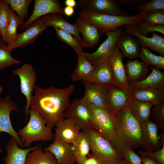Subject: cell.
Listing matches in <instances>:
<instances>
[{
  "instance_id": "51",
  "label": "cell",
  "mask_w": 164,
  "mask_h": 164,
  "mask_svg": "<svg viewBox=\"0 0 164 164\" xmlns=\"http://www.w3.org/2000/svg\"><path fill=\"white\" fill-rule=\"evenodd\" d=\"M7 46V45L4 41L2 35L0 32V47L5 48Z\"/></svg>"
},
{
  "instance_id": "46",
  "label": "cell",
  "mask_w": 164,
  "mask_h": 164,
  "mask_svg": "<svg viewBox=\"0 0 164 164\" xmlns=\"http://www.w3.org/2000/svg\"><path fill=\"white\" fill-rule=\"evenodd\" d=\"M119 4L120 5H127L132 7L138 5L145 3L149 0H119Z\"/></svg>"
},
{
  "instance_id": "37",
  "label": "cell",
  "mask_w": 164,
  "mask_h": 164,
  "mask_svg": "<svg viewBox=\"0 0 164 164\" xmlns=\"http://www.w3.org/2000/svg\"><path fill=\"white\" fill-rule=\"evenodd\" d=\"M11 9L6 0H0V32L3 38L9 22Z\"/></svg>"
},
{
  "instance_id": "31",
  "label": "cell",
  "mask_w": 164,
  "mask_h": 164,
  "mask_svg": "<svg viewBox=\"0 0 164 164\" xmlns=\"http://www.w3.org/2000/svg\"><path fill=\"white\" fill-rule=\"evenodd\" d=\"M25 164H58L53 154L48 151H43L39 145L28 154Z\"/></svg>"
},
{
  "instance_id": "8",
  "label": "cell",
  "mask_w": 164,
  "mask_h": 164,
  "mask_svg": "<svg viewBox=\"0 0 164 164\" xmlns=\"http://www.w3.org/2000/svg\"><path fill=\"white\" fill-rule=\"evenodd\" d=\"M12 74L13 76L17 75L19 77L21 91L26 99L25 108L26 121L30 108V102L36 79V72L31 64L25 63L20 67L15 69Z\"/></svg>"
},
{
  "instance_id": "29",
  "label": "cell",
  "mask_w": 164,
  "mask_h": 164,
  "mask_svg": "<svg viewBox=\"0 0 164 164\" xmlns=\"http://www.w3.org/2000/svg\"><path fill=\"white\" fill-rule=\"evenodd\" d=\"M152 106L150 103L132 98L128 106L132 114L141 124L149 120Z\"/></svg>"
},
{
  "instance_id": "26",
  "label": "cell",
  "mask_w": 164,
  "mask_h": 164,
  "mask_svg": "<svg viewBox=\"0 0 164 164\" xmlns=\"http://www.w3.org/2000/svg\"><path fill=\"white\" fill-rule=\"evenodd\" d=\"M131 98L151 104L153 106L164 102V91L150 88L138 89L129 88Z\"/></svg>"
},
{
  "instance_id": "17",
  "label": "cell",
  "mask_w": 164,
  "mask_h": 164,
  "mask_svg": "<svg viewBox=\"0 0 164 164\" xmlns=\"http://www.w3.org/2000/svg\"><path fill=\"white\" fill-rule=\"evenodd\" d=\"M141 146L144 151L153 152L161 148L158 134V128L149 120L141 124Z\"/></svg>"
},
{
  "instance_id": "1",
  "label": "cell",
  "mask_w": 164,
  "mask_h": 164,
  "mask_svg": "<svg viewBox=\"0 0 164 164\" xmlns=\"http://www.w3.org/2000/svg\"><path fill=\"white\" fill-rule=\"evenodd\" d=\"M74 89L73 84L63 88L52 86L43 88L35 85L29 108L37 112L46 122V126L52 130L64 119V111L70 103V96Z\"/></svg>"
},
{
  "instance_id": "40",
  "label": "cell",
  "mask_w": 164,
  "mask_h": 164,
  "mask_svg": "<svg viewBox=\"0 0 164 164\" xmlns=\"http://www.w3.org/2000/svg\"><path fill=\"white\" fill-rule=\"evenodd\" d=\"M20 63V61L12 56L11 51L0 47V70Z\"/></svg>"
},
{
  "instance_id": "38",
  "label": "cell",
  "mask_w": 164,
  "mask_h": 164,
  "mask_svg": "<svg viewBox=\"0 0 164 164\" xmlns=\"http://www.w3.org/2000/svg\"><path fill=\"white\" fill-rule=\"evenodd\" d=\"M132 8L135 12L138 13L158 10H164V0L149 1L145 3L134 6Z\"/></svg>"
},
{
  "instance_id": "41",
  "label": "cell",
  "mask_w": 164,
  "mask_h": 164,
  "mask_svg": "<svg viewBox=\"0 0 164 164\" xmlns=\"http://www.w3.org/2000/svg\"><path fill=\"white\" fill-rule=\"evenodd\" d=\"M134 26L139 33L146 37L151 32H157L164 34V26H152L142 20Z\"/></svg>"
},
{
  "instance_id": "9",
  "label": "cell",
  "mask_w": 164,
  "mask_h": 164,
  "mask_svg": "<svg viewBox=\"0 0 164 164\" xmlns=\"http://www.w3.org/2000/svg\"><path fill=\"white\" fill-rule=\"evenodd\" d=\"M116 0H80L78 5L81 11L100 14L129 15L127 10L121 8Z\"/></svg>"
},
{
  "instance_id": "24",
  "label": "cell",
  "mask_w": 164,
  "mask_h": 164,
  "mask_svg": "<svg viewBox=\"0 0 164 164\" xmlns=\"http://www.w3.org/2000/svg\"><path fill=\"white\" fill-rule=\"evenodd\" d=\"M87 82L94 83L107 88L113 84L114 76L111 65L108 60L97 67Z\"/></svg>"
},
{
  "instance_id": "6",
  "label": "cell",
  "mask_w": 164,
  "mask_h": 164,
  "mask_svg": "<svg viewBox=\"0 0 164 164\" xmlns=\"http://www.w3.org/2000/svg\"><path fill=\"white\" fill-rule=\"evenodd\" d=\"M93 128L111 142L115 135V117L109 110L93 105L88 106Z\"/></svg>"
},
{
  "instance_id": "23",
  "label": "cell",
  "mask_w": 164,
  "mask_h": 164,
  "mask_svg": "<svg viewBox=\"0 0 164 164\" xmlns=\"http://www.w3.org/2000/svg\"><path fill=\"white\" fill-rule=\"evenodd\" d=\"M149 68L152 72L144 79L129 83L130 89H138L150 88L164 91V73L156 67H152Z\"/></svg>"
},
{
  "instance_id": "33",
  "label": "cell",
  "mask_w": 164,
  "mask_h": 164,
  "mask_svg": "<svg viewBox=\"0 0 164 164\" xmlns=\"http://www.w3.org/2000/svg\"><path fill=\"white\" fill-rule=\"evenodd\" d=\"M24 22L11 9L9 22L3 36L4 41L7 46L11 44L15 41L18 34L17 28Z\"/></svg>"
},
{
  "instance_id": "50",
  "label": "cell",
  "mask_w": 164,
  "mask_h": 164,
  "mask_svg": "<svg viewBox=\"0 0 164 164\" xmlns=\"http://www.w3.org/2000/svg\"><path fill=\"white\" fill-rule=\"evenodd\" d=\"M159 142L161 146L164 145V131L161 132L159 136Z\"/></svg>"
},
{
  "instance_id": "42",
  "label": "cell",
  "mask_w": 164,
  "mask_h": 164,
  "mask_svg": "<svg viewBox=\"0 0 164 164\" xmlns=\"http://www.w3.org/2000/svg\"><path fill=\"white\" fill-rule=\"evenodd\" d=\"M151 114L158 128L164 130V102L160 104L153 106Z\"/></svg>"
},
{
  "instance_id": "14",
  "label": "cell",
  "mask_w": 164,
  "mask_h": 164,
  "mask_svg": "<svg viewBox=\"0 0 164 164\" xmlns=\"http://www.w3.org/2000/svg\"><path fill=\"white\" fill-rule=\"evenodd\" d=\"M48 27L45 24L42 17L36 21L29 28L18 33L15 41L11 44L4 48L11 51L18 48L22 47L33 43L40 35Z\"/></svg>"
},
{
  "instance_id": "49",
  "label": "cell",
  "mask_w": 164,
  "mask_h": 164,
  "mask_svg": "<svg viewBox=\"0 0 164 164\" xmlns=\"http://www.w3.org/2000/svg\"><path fill=\"white\" fill-rule=\"evenodd\" d=\"M64 3L67 6L73 8L75 7L77 5V2L75 0H66Z\"/></svg>"
},
{
  "instance_id": "12",
  "label": "cell",
  "mask_w": 164,
  "mask_h": 164,
  "mask_svg": "<svg viewBox=\"0 0 164 164\" xmlns=\"http://www.w3.org/2000/svg\"><path fill=\"white\" fill-rule=\"evenodd\" d=\"M57 13L64 15L63 8L57 0H35L32 12L28 19L20 26L19 30L23 32L40 18L47 14Z\"/></svg>"
},
{
  "instance_id": "7",
  "label": "cell",
  "mask_w": 164,
  "mask_h": 164,
  "mask_svg": "<svg viewBox=\"0 0 164 164\" xmlns=\"http://www.w3.org/2000/svg\"><path fill=\"white\" fill-rule=\"evenodd\" d=\"M64 115V118L71 121L82 131L93 128L89 106L82 98L70 103Z\"/></svg>"
},
{
  "instance_id": "3",
  "label": "cell",
  "mask_w": 164,
  "mask_h": 164,
  "mask_svg": "<svg viewBox=\"0 0 164 164\" xmlns=\"http://www.w3.org/2000/svg\"><path fill=\"white\" fill-rule=\"evenodd\" d=\"M148 13L141 12L134 15L125 16L100 14L81 11L79 15L95 26L101 35L123 25H135L142 21Z\"/></svg>"
},
{
  "instance_id": "13",
  "label": "cell",
  "mask_w": 164,
  "mask_h": 164,
  "mask_svg": "<svg viewBox=\"0 0 164 164\" xmlns=\"http://www.w3.org/2000/svg\"><path fill=\"white\" fill-rule=\"evenodd\" d=\"M123 56L119 49L115 46L108 57L114 76L113 85L125 90L129 89V81L127 77Z\"/></svg>"
},
{
  "instance_id": "18",
  "label": "cell",
  "mask_w": 164,
  "mask_h": 164,
  "mask_svg": "<svg viewBox=\"0 0 164 164\" xmlns=\"http://www.w3.org/2000/svg\"><path fill=\"white\" fill-rule=\"evenodd\" d=\"M125 26L124 31L137 37L141 46L149 47L158 53L160 56H164V37L163 36L153 32L152 33V36L148 37L139 33L134 25L128 24Z\"/></svg>"
},
{
  "instance_id": "4",
  "label": "cell",
  "mask_w": 164,
  "mask_h": 164,
  "mask_svg": "<svg viewBox=\"0 0 164 164\" xmlns=\"http://www.w3.org/2000/svg\"><path fill=\"white\" fill-rule=\"evenodd\" d=\"M29 119L27 124L19 130L18 134L23 146L29 147L35 141H50L54 138L52 129L46 126V122L39 114L29 108Z\"/></svg>"
},
{
  "instance_id": "11",
  "label": "cell",
  "mask_w": 164,
  "mask_h": 164,
  "mask_svg": "<svg viewBox=\"0 0 164 164\" xmlns=\"http://www.w3.org/2000/svg\"><path fill=\"white\" fill-rule=\"evenodd\" d=\"M19 110L17 104L9 96L2 98L0 94V132L10 134L15 138L18 145L22 148L24 146L18 132L13 127L10 118L12 111Z\"/></svg>"
},
{
  "instance_id": "19",
  "label": "cell",
  "mask_w": 164,
  "mask_h": 164,
  "mask_svg": "<svg viewBox=\"0 0 164 164\" xmlns=\"http://www.w3.org/2000/svg\"><path fill=\"white\" fill-rule=\"evenodd\" d=\"M74 25L83 36L81 42L82 47L94 48L98 43L100 37V35L96 27L80 16L78 17Z\"/></svg>"
},
{
  "instance_id": "39",
  "label": "cell",
  "mask_w": 164,
  "mask_h": 164,
  "mask_svg": "<svg viewBox=\"0 0 164 164\" xmlns=\"http://www.w3.org/2000/svg\"><path fill=\"white\" fill-rule=\"evenodd\" d=\"M142 21L154 26H164V10H158L148 12Z\"/></svg>"
},
{
  "instance_id": "2",
  "label": "cell",
  "mask_w": 164,
  "mask_h": 164,
  "mask_svg": "<svg viewBox=\"0 0 164 164\" xmlns=\"http://www.w3.org/2000/svg\"><path fill=\"white\" fill-rule=\"evenodd\" d=\"M115 117V135L111 142L114 148L121 155L125 147L133 150L141 148V124L132 114L128 107L122 109Z\"/></svg>"
},
{
  "instance_id": "15",
  "label": "cell",
  "mask_w": 164,
  "mask_h": 164,
  "mask_svg": "<svg viewBox=\"0 0 164 164\" xmlns=\"http://www.w3.org/2000/svg\"><path fill=\"white\" fill-rule=\"evenodd\" d=\"M107 90L108 109L115 116L122 109L128 106L131 99L129 89L125 90L112 84Z\"/></svg>"
},
{
  "instance_id": "36",
  "label": "cell",
  "mask_w": 164,
  "mask_h": 164,
  "mask_svg": "<svg viewBox=\"0 0 164 164\" xmlns=\"http://www.w3.org/2000/svg\"><path fill=\"white\" fill-rule=\"evenodd\" d=\"M10 8L23 21L28 17V10L32 0H6Z\"/></svg>"
},
{
  "instance_id": "53",
  "label": "cell",
  "mask_w": 164,
  "mask_h": 164,
  "mask_svg": "<svg viewBox=\"0 0 164 164\" xmlns=\"http://www.w3.org/2000/svg\"><path fill=\"white\" fill-rule=\"evenodd\" d=\"M2 151V149L1 148H0V153H1Z\"/></svg>"
},
{
  "instance_id": "44",
  "label": "cell",
  "mask_w": 164,
  "mask_h": 164,
  "mask_svg": "<svg viewBox=\"0 0 164 164\" xmlns=\"http://www.w3.org/2000/svg\"><path fill=\"white\" fill-rule=\"evenodd\" d=\"M138 153L140 156L152 157L156 160L160 164H164V145L155 152H149L139 149Z\"/></svg>"
},
{
  "instance_id": "43",
  "label": "cell",
  "mask_w": 164,
  "mask_h": 164,
  "mask_svg": "<svg viewBox=\"0 0 164 164\" xmlns=\"http://www.w3.org/2000/svg\"><path fill=\"white\" fill-rule=\"evenodd\" d=\"M121 155L126 164H142L140 156L130 148H124Z\"/></svg>"
},
{
  "instance_id": "30",
  "label": "cell",
  "mask_w": 164,
  "mask_h": 164,
  "mask_svg": "<svg viewBox=\"0 0 164 164\" xmlns=\"http://www.w3.org/2000/svg\"><path fill=\"white\" fill-rule=\"evenodd\" d=\"M125 66L129 82H136L144 79L149 72L147 66L142 62L136 59L130 60Z\"/></svg>"
},
{
  "instance_id": "32",
  "label": "cell",
  "mask_w": 164,
  "mask_h": 164,
  "mask_svg": "<svg viewBox=\"0 0 164 164\" xmlns=\"http://www.w3.org/2000/svg\"><path fill=\"white\" fill-rule=\"evenodd\" d=\"M72 150L77 164H83L90 154V145L88 139L83 131L76 142L72 144Z\"/></svg>"
},
{
  "instance_id": "52",
  "label": "cell",
  "mask_w": 164,
  "mask_h": 164,
  "mask_svg": "<svg viewBox=\"0 0 164 164\" xmlns=\"http://www.w3.org/2000/svg\"><path fill=\"white\" fill-rule=\"evenodd\" d=\"M113 164H126L125 161L123 159H121L120 160H119L115 162Z\"/></svg>"
},
{
  "instance_id": "10",
  "label": "cell",
  "mask_w": 164,
  "mask_h": 164,
  "mask_svg": "<svg viewBox=\"0 0 164 164\" xmlns=\"http://www.w3.org/2000/svg\"><path fill=\"white\" fill-rule=\"evenodd\" d=\"M123 31L121 28H118L114 30L107 32L105 33L106 39L95 51L91 53H84L93 66L97 67L108 60L116 45L117 39Z\"/></svg>"
},
{
  "instance_id": "20",
  "label": "cell",
  "mask_w": 164,
  "mask_h": 164,
  "mask_svg": "<svg viewBox=\"0 0 164 164\" xmlns=\"http://www.w3.org/2000/svg\"><path fill=\"white\" fill-rule=\"evenodd\" d=\"M116 46L123 57L130 60L136 59L139 57L141 46L138 39L124 31L117 39Z\"/></svg>"
},
{
  "instance_id": "27",
  "label": "cell",
  "mask_w": 164,
  "mask_h": 164,
  "mask_svg": "<svg viewBox=\"0 0 164 164\" xmlns=\"http://www.w3.org/2000/svg\"><path fill=\"white\" fill-rule=\"evenodd\" d=\"M42 17L47 26L57 27L68 32L72 34L81 43V38L77 28L74 24L67 21L62 15L53 13L46 15Z\"/></svg>"
},
{
  "instance_id": "21",
  "label": "cell",
  "mask_w": 164,
  "mask_h": 164,
  "mask_svg": "<svg viewBox=\"0 0 164 164\" xmlns=\"http://www.w3.org/2000/svg\"><path fill=\"white\" fill-rule=\"evenodd\" d=\"M53 142L44 150L52 153L58 164H75L76 163L72 150V144L62 141L54 138Z\"/></svg>"
},
{
  "instance_id": "48",
  "label": "cell",
  "mask_w": 164,
  "mask_h": 164,
  "mask_svg": "<svg viewBox=\"0 0 164 164\" xmlns=\"http://www.w3.org/2000/svg\"><path fill=\"white\" fill-rule=\"evenodd\" d=\"M74 12V8L66 6L63 8V13L64 15L68 17H70L72 16Z\"/></svg>"
},
{
  "instance_id": "25",
  "label": "cell",
  "mask_w": 164,
  "mask_h": 164,
  "mask_svg": "<svg viewBox=\"0 0 164 164\" xmlns=\"http://www.w3.org/2000/svg\"><path fill=\"white\" fill-rule=\"evenodd\" d=\"M18 145L16 140L11 136L5 146L7 155L4 159L5 164H25L28 154L36 147L22 149Z\"/></svg>"
},
{
  "instance_id": "22",
  "label": "cell",
  "mask_w": 164,
  "mask_h": 164,
  "mask_svg": "<svg viewBox=\"0 0 164 164\" xmlns=\"http://www.w3.org/2000/svg\"><path fill=\"white\" fill-rule=\"evenodd\" d=\"M56 126L54 138L70 144L76 142L81 132L77 125L66 118L60 121Z\"/></svg>"
},
{
  "instance_id": "35",
  "label": "cell",
  "mask_w": 164,
  "mask_h": 164,
  "mask_svg": "<svg viewBox=\"0 0 164 164\" xmlns=\"http://www.w3.org/2000/svg\"><path fill=\"white\" fill-rule=\"evenodd\" d=\"M53 28L58 38L71 47L77 54L84 52L80 42L72 34L59 28Z\"/></svg>"
},
{
  "instance_id": "5",
  "label": "cell",
  "mask_w": 164,
  "mask_h": 164,
  "mask_svg": "<svg viewBox=\"0 0 164 164\" xmlns=\"http://www.w3.org/2000/svg\"><path fill=\"white\" fill-rule=\"evenodd\" d=\"M82 131L88 139L92 153L111 162L123 159L111 142L97 130L91 128Z\"/></svg>"
},
{
  "instance_id": "47",
  "label": "cell",
  "mask_w": 164,
  "mask_h": 164,
  "mask_svg": "<svg viewBox=\"0 0 164 164\" xmlns=\"http://www.w3.org/2000/svg\"><path fill=\"white\" fill-rule=\"evenodd\" d=\"M142 164H160L155 159L149 156H140Z\"/></svg>"
},
{
  "instance_id": "45",
  "label": "cell",
  "mask_w": 164,
  "mask_h": 164,
  "mask_svg": "<svg viewBox=\"0 0 164 164\" xmlns=\"http://www.w3.org/2000/svg\"><path fill=\"white\" fill-rule=\"evenodd\" d=\"M115 162L108 161L92 153L87 156L83 164H113Z\"/></svg>"
},
{
  "instance_id": "28",
  "label": "cell",
  "mask_w": 164,
  "mask_h": 164,
  "mask_svg": "<svg viewBox=\"0 0 164 164\" xmlns=\"http://www.w3.org/2000/svg\"><path fill=\"white\" fill-rule=\"evenodd\" d=\"M84 53L83 52L77 54L78 59L77 65L70 76L73 81L87 80L96 67L91 64Z\"/></svg>"
},
{
  "instance_id": "34",
  "label": "cell",
  "mask_w": 164,
  "mask_h": 164,
  "mask_svg": "<svg viewBox=\"0 0 164 164\" xmlns=\"http://www.w3.org/2000/svg\"><path fill=\"white\" fill-rule=\"evenodd\" d=\"M139 57L147 67L151 65L159 69H164V56L153 54L146 47L141 46Z\"/></svg>"
},
{
  "instance_id": "16",
  "label": "cell",
  "mask_w": 164,
  "mask_h": 164,
  "mask_svg": "<svg viewBox=\"0 0 164 164\" xmlns=\"http://www.w3.org/2000/svg\"><path fill=\"white\" fill-rule=\"evenodd\" d=\"M82 81L85 90L82 99L85 103L88 106L93 105L108 110L107 88L85 81Z\"/></svg>"
}]
</instances>
